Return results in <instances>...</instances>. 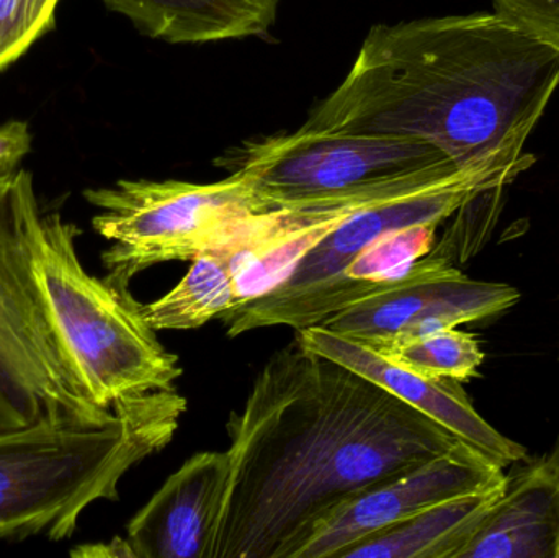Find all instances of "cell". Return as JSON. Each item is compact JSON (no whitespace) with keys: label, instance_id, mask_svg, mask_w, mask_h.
I'll use <instances>...</instances> for the list:
<instances>
[{"label":"cell","instance_id":"1","mask_svg":"<svg viewBox=\"0 0 559 558\" xmlns=\"http://www.w3.org/2000/svg\"><path fill=\"white\" fill-rule=\"evenodd\" d=\"M226 431L231 471L213 558H298L348 501L459 441L296 337L262 367Z\"/></svg>","mask_w":559,"mask_h":558},{"label":"cell","instance_id":"2","mask_svg":"<svg viewBox=\"0 0 559 558\" xmlns=\"http://www.w3.org/2000/svg\"><path fill=\"white\" fill-rule=\"evenodd\" d=\"M559 87V51L496 13L368 32L301 128L426 141L460 169L524 157Z\"/></svg>","mask_w":559,"mask_h":558},{"label":"cell","instance_id":"3","mask_svg":"<svg viewBox=\"0 0 559 558\" xmlns=\"http://www.w3.org/2000/svg\"><path fill=\"white\" fill-rule=\"evenodd\" d=\"M187 400L157 390L115 408L108 422L48 419L0 435V541H64L140 462L170 444Z\"/></svg>","mask_w":559,"mask_h":558},{"label":"cell","instance_id":"4","mask_svg":"<svg viewBox=\"0 0 559 558\" xmlns=\"http://www.w3.org/2000/svg\"><path fill=\"white\" fill-rule=\"evenodd\" d=\"M23 231L46 314L87 399L115 412L173 390L182 376L179 357L157 340L130 288L85 271L75 245L81 229L59 213H43L35 195Z\"/></svg>","mask_w":559,"mask_h":558},{"label":"cell","instance_id":"5","mask_svg":"<svg viewBox=\"0 0 559 558\" xmlns=\"http://www.w3.org/2000/svg\"><path fill=\"white\" fill-rule=\"evenodd\" d=\"M35 195L28 170L0 177V435L48 419L115 416L79 385L39 297L23 231Z\"/></svg>","mask_w":559,"mask_h":558},{"label":"cell","instance_id":"6","mask_svg":"<svg viewBox=\"0 0 559 558\" xmlns=\"http://www.w3.org/2000/svg\"><path fill=\"white\" fill-rule=\"evenodd\" d=\"M535 163L531 153L511 163H491L463 170L439 186L358 210L322 239L278 287L223 314L229 337L261 328L319 327L338 313L344 271L361 249L391 229L437 225L449 219L479 190L511 186Z\"/></svg>","mask_w":559,"mask_h":558},{"label":"cell","instance_id":"7","mask_svg":"<svg viewBox=\"0 0 559 558\" xmlns=\"http://www.w3.org/2000/svg\"><path fill=\"white\" fill-rule=\"evenodd\" d=\"M84 199L98 210L92 228L111 242L102 252L105 277L127 288L146 269L192 261L238 219L265 212L248 179L236 173L212 183L118 180L85 190Z\"/></svg>","mask_w":559,"mask_h":558},{"label":"cell","instance_id":"8","mask_svg":"<svg viewBox=\"0 0 559 558\" xmlns=\"http://www.w3.org/2000/svg\"><path fill=\"white\" fill-rule=\"evenodd\" d=\"M265 212L456 166L426 141L299 128L238 147L225 159Z\"/></svg>","mask_w":559,"mask_h":558},{"label":"cell","instance_id":"9","mask_svg":"<svg viewBox=\"0 0 559 558\" xmlns=\"http://www.w3.org/2000/svg\"><path fill=\"white\" fill-rule=\"evenodd\" d=\"M459 174L452 166L437 167L341 195L245 216L213 246L228 258L236 307L278 287L312 248L358 210L439 186Z\"/></svg>","mask_w":559,"mask_h":558},{"label":"cell","instance_id":"10","mask_svg":"<svg viewBox=\"0 0 559 558\" xmlns=\"http://www.w3.org/2000/svg\"><path fill=\"white\" fill-rule=\"evenodd\" d=\"M519 300L518 288L475 281L445 259L427 254L396 288L365 298L319 327L358 341L417 336L501 317Z\"/></svg>","mask_w":559,"mask_h":558},{"label":"cell","instance_id":"11","mask_svg":"<svg viewBox=\"0 0 559 558\" xmlns=\"http://www.w3.org/2000/svg\"><path fill=\"white\" fill-rule=\"evenodd\" d=\"M506 482L504 468L459 439L449 451L348 501L316 531L298 558H342L367 537L429 508Z\"/></svg>","mask_w":559,"mask_h":558},{"label":"cell","instance_id":"12","mask_svg":"<svg viewBox=\"0 0 559 558\" xmlns=\"http://www.w3.org/2000/svg\"><path fill=\"white\" fill-rule=\"evenodd\" d=\"M295 337L306 349L322 354L383 387L499 467L506 468L525 459L527 449L486 422L459 380L436 379L404 369L374 353L367 344L322 327L302 328L296 331Z\"/></svg>","mask_w":559,"mask_h":558},{"label":"cell","instance_id":"13","mask_svg":"<svg viewBox=\"0 0 559 558\" xmlns=\"http://www.w3.org/2000/svg\"><path fill=\"white\" fill-rule=\"evenodd\" d=\"M229 471L228 451L183 462L128 523L134 558H213Z\"/></svg>","mask_w":559,"mask_h":558},{"label":"cell","instance_id":"14","mask_svg":"<svg viewBox=\"0 0 559 558\" xmlns=\"http://www.w3.org/2000/svg\"><path fill=\"white\" fill-rule=\"evenodd\" d=\"M459 558H559V442L508 477L504 494Z\"/></svg>","mask_w":559,"mask_h":558},{"label":"cell","instance_id":"15","mask_svg":"<svg viewBox=\"0 0 559 558\" xmlns=\"http://www.w3.org/2000/svg\"><path fill=\"white\" fill-rule=\"evenodd\" d=\"M143 35L174 45L267 35L280 0H104Z\"/></svg>","mask_w":559,"mask_h":558},{"label":"cell","instance_id":"16","mask_svg":"<svg viewBox=\"0 0 559 558\" xmlns=\"http://www.w3.org/2000/svg\"><path fill=\"white\" fill-rule=\"evenodd\" d=\"M506 485L508 482L443 501L367 537L342 558H459L504 494Z\"/></svg>","mask_w":559,"mask_h":558},{"label":"cell","instance_id":"17","mask_svg":"<svg viewBox=\"0 0 559 558\" xmlns=\"http://www.w3.org/2000/svg\"><path fill=\"white\" fill-rule=\"evenodd\" d=\"M190 262L169 294L143 305L144 320L154 331L197 330L236 307L233 272L222 249H203Z\"/></svg>","mask_w":559,"mask_h":558},{"label":"cell","instance_id":"18","mask_svg":"<svg viewBox=\"0 0 559 558\" xmlns=\"http://www.w3.org/2000/svg\"><path fill=\"white\" fill-rule=\"evenodd\" d=\"M360 343L404 369L462 383L478 377L479 367L485 363L479 341L456 328L417 336L373 337Z\"/></svg>","mask_w":559,"mask_h":558},{"label":"cell","instance_id":"19","mask_svg":"<svg viewBox=\"0 0 559 558\" xmlns=\"http://www.w3.org/2000/svg\"><path fill=\"white\" fill-rule=\"evenodd\" d=\"M508 186L479 190L466 200L450 218L449 228L429 252L433 258L445 259L450 264H465L481 251L488 241L504 206Z\"/></svg>","mask_w":559,"mask_h":558},{"label":"cell","instance_id":"20","mask_svg":"<svg viewBox=\"0 0 559 558\" xmlns=\"http://www.w3.org/2000/svg\"><path fill=\"white\" fill-rule=\"evenodd\" d=\"M59 0H0V71L55 25Z\"/></svg>","mask_w":559,"mask_h":558},{"label":"cell","instance_id":"21","mask_svg":"<svg viewBox=\"0 0 559 558\" xmlns=\"http://www.w3.org/2000/svg\"><path fill=\"white\" fill-rule=\"evenodd\" d=\"M496 15L559 51V0H492Z\"/></svg>","mask_w":559,"mask_h":558},{"label":"cell","instance_id":"22","mask_svg":"<svg viewBox=\"0 0 559 558\" xmlns=\"http://www.w3.org/2000/svg\"><path fill=\"white\" fill-rule=\"evenodd\" d=\"M32 150V133L26 121H7L0 127V177L15 173Z\"/></svg>","mask_w":559,"mask_h":558},{"label":"cell","instance_id":"23","mask_svg":"<svg viewBox=\"0 0 559 558\" xmlns=\"http://www.w3.org/2000/svg\"><path fill=\"white\" fill-rule=\"evenodd\" d=\"M74 557H131L134 558L133 549L123 537H115L111 543L94 544V546H82L72 550Z\"/></svg>","mask_w":559,"mask_h":558}]
</instances>
